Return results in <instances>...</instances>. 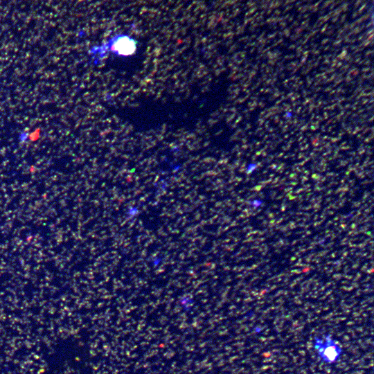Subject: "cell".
Returning <instances> with one entry per match:
<instances>
[{
  "label": "cell",
  "instance_id": "obj_1",
  "mask_svg": "<svg viewBox=\"0 0 374 374\" xmlns=\"http://www.w3.org/2000/svg\"><path fill=\"white\" fill-rule=\"evenodd\" d=\"M250 204L253 208H258L262 204V201L260 199H256L252 200Z\"/></svg>",
  "mask_w": 374,
  "mask_h": 374
},
{
  "label": "cell",
  "instance_id": "obj_2",
  "mask_svg": "<svg viewBox=\"0 0 374 374\" xmlns=\"http://www.w3.org/2000/svg\"><path fill=\"white\" fill-rule=\"evenodd\" d=\"M257 165L256 163H249L247 166V172L248 173L252 172L256 169Z\"/></svg>",
  "mask_w": 374,
  "mask_h": 374
}]
</instances>
